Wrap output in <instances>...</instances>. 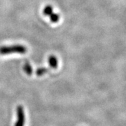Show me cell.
Wrapping results in <instances>:
<instances>
[{
	"label": "cell",
	"instance_id": "6da1fadb",
	"mask_svg": "<svg viewBox=\"0 0 126 126\" xmlns=\"http://www.w3.org/2000/svg\"><path fill=\"white\" fill-rule=\"evenodd\" d=\"M27 52V48L23 45H14L11 46H1L0 47V54L7 55L11 53H20L24 54Z\"/></svg>",
	"mask_w": 126,
	"mask_h": 126
},
{
	"label": "cell",
	"instance_id": "7a4b0ae2",
	"mask_svg": "<svg viewBox=\"0 0 126 126\" xmlns=\"http://www.w3.org/2000/svg\"><path fill=\"white\" fill-rule=\"evenodd\" d=\"M17 121L15 126H24L25 125V113L22 106H18L17 108Z\"/></svg>",
	"mask_w": 126,
	"mask_h": 126
},
{
	"label": "cell",
	"instance_id": "3957f363",
	"mask_svg": "<svg viewBox=\"0 0 126 126\" xmlns=\"http://www.w3.org/2000/svg\"><path fill=\"white\" fill-rule=\"evenodd\" d=\"M48 63L49 65L53 69H56L58 67V59L54 55H50L48 58Z\"/></svg>",
	"mask_w": 126,
	"mask_h": 126
},
{
	"label": "cell",
	"instance_id": "277c9868",
	"mask_svg": "<svg viewBox=\"0 0 126 126\" xmlns=\"http://www.w3.org/2000/svg\"><path fill=\"white\" fill-rule=\"evenodd\" d=\"M23 69L27 75H31L32 74V68L29 63H25L23 67Z\"/></svg>",
	"mask_w": 126,
	"mask_h": 126
},
{
	"label": "cell",
	"instance_id": "5b68a950",
	"mask_svg": "<svg viewBox=\"0 0 126 126\" xmlns=\"http://www.w3.org/2000/svg\"><path fill=\"white\" fill-rule=\"evenodd\" d=\"M53 7L51 6H50V5H47L45 8L44 9V10H43L44 14L45 16H50L51 14H53Z\"/></svg>",
	"mask_w": 126,
	"mask_h": 126
},
{
	"label": "cell",
	"instance_id": "8992f818",
	"mask_svg": "<svg viewBox=\"0 0 126 126\" xmlns=\"http://www.w3.org/2000/svg\"><path fill=\"white\" fill-rule=\"evenodd\" d=\"M49 17L50 19V20H51V22L53 23H58L59 21V20H60V16H59L58 14H54V13H53V14L50 16Z\"/></svg>",
	"mask_w": 126,
	"mask_h": 126
},
{
	"label": "cell",
	"instance_id": "52a82bcc",
	"mask_svg": "<svg viewBox=\"0 0 126 126\" xmlns=\"http://www.w3.org/2000/svg\"><path fill=\"white\" fill-rule=\"evenodd\" d=\"M47 72H48V69L44 67H41L36 69V74L37 76H42V75H44Z\"/></svg>",
	"mask_w": 126,
	"mask_h": 126
}]
</instances>
